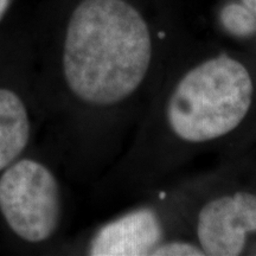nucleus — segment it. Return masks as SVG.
<instances>
[{
    "label": "nucleus",
    "instance_id": "1",
    "mask_svg": "<svg viewBox=\"0 0 256 256\" xmlns=\"http://www.w3.org/2000/svg\"><path fill=\"white\" fill-rule=\"evenodd\" d=\"M153 100L138 147L142 177H168L204 154H243L256 142V56L179 55Z\"/></svg>",
    "mask_w": 256,
    "mask_h": 256
},
{
    "label": "nucleus",
    "instance_id": "2",
    "mask_svg": "<svg viewBox=\"0 0 256 256\" xmlns=\"http://www.w3.org/2000/svg\"><path fill=\"white\" fill-rule=\"evenodd\" d=\"M174 58L159 52L148 22L128 0H82L69 19L66 83L101 113L126 114L146 92L156 94Z\"/></svg>",
    "mask_w": 256,
    "mask_h": 256
},
{
    "label": "nucleus",
    "instance_id": "3",
    "mask_svg": "<svg viewBox=\"0 0 256 256\" xmlns=\"http://www.w3.org/2000/svg\"><path fill=\"white\" fill-rule=\"evenodd\" d=\"M188 224L204 256L256 255L255 153L197 174Z\"/></svg>",
    "mask_w": 256,
    "mask_h": 256
},
{
    "label": "nucleus",
    "instance_id": "4",
    "mask_svg": "<svg viewBox=\"0 0 256 256\" xmlns=\"http://www.w3.org/2000/svg\"><path fill=\"white\" fill-rule=\"evenodd\" d=\"M196 176L180 178L159 204L134 208L96 230L88 254L94 256H204L192 235L188 211Z\"/></svg>",
    "mask_w": 256,
    "mask_h": 256
},
{
    "label": "nucleus",
    "instance_id": "5",
    "mask_svg": "<svg viewBox=\"0 0 256 256\" xmlns=\"http://www.w3.org/2000/svg\"><path fill=\"white\" fill-rule=\"evenodd\" d=\"M0 212L24 241L49 240L60 217V188L52 172L37 160H16L0 177Z\"/></svg>",
    "mask_w": 256,
    "mask_h": 256
},
{
    "label": "nucleus",
    "instance_id": "6",
    "mask_svg": "<svg viewBox=\"0 0 256 256\" xmlns=\"http://www.w3.org/2000/svg\"><path fill=\"white\" fill-rule=\"evenodd\" d=\"M28 139L30 121L23 100L11 89L0 88V171L18 159Z\"/></svg>",
    "mask_w": 256,
    "mask_h": 256
},
{
    "label": "nucleus",
    "instance_id": "7",
    "mask_svg": "<svg viewBox=\"0 0 256 256\" xmlns=\"http://www.w3.org/2000/svg\"><path fill=\"white\" fill-rule=\"evenodd\" d=\"M243 5H246L247 8L250 10L252 14H254V17L256 19V0H240ZM256 42V40H255Z\"/></svg>",
    "mask_w": 256,
    "mask_h": 256
},
{
    "label": "nucleus",
    "instance_id": "8",
    "mask_svg": "<svg viewBox=\"0 0 256 256\" xmlns=\"http://www.w3.org/2000/svg\"><path fill=\"white\" fill-rule=\"evenodd\" d=\"M10 4H11V0H0V20L4 17L6 11H8Z\"/></svg>",
    "mask_w": 256,
    "mask_h": 256
}]
</instances>
